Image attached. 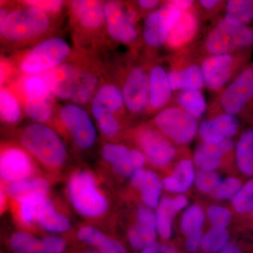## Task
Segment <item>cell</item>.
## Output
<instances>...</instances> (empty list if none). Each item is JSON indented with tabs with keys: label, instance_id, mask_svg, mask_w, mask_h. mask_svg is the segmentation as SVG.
I'll return each mask as SVG.
<instances>
[{
	"label": "cell",
	"instance_id": "cell-16",
	"mask_svg": "<svg viewBox=\"0 0 253 253\" xmlns=\"http://www.w3.org/2000/svg\"><path fill=\"white\" fill-rule=\"evenodd\" d=\"M234 59L230 54L212 55L201 65L205 84L211 89L222 87L230 79Z\"/></svg>",
	"mask_w": 253,
	"mask_h": 253
},
{
	"label": "cell",
	"instance_id": "cell-40",
	"mask_svg": "<svg viewBox=\"0 0 253 253\" xmlns=\"http://www.w3.org/2000/svg\"><path fill=\"white\" fill-rule=\"evenodd\" d=\"M232 204L236 211L239 213H247L253 211V178L242 186Z\"/></svg>",
	"mask_w": 253,
	"mask_h": 253
},
{
	"label": "cell",
	"instance_id": "cell-43",
	"mask_svg": "<svg viewBox=\"0 0 253 253\" xmlns=\"http://www.w3.org/2000/svg\"><path fill=\"white\" fill-rule=\"evenodd\" d=\"M199 131L201 139L206 144H218L225 139L214 119L207 120L201 123Z\"/></svg>",
	"mask_w": 253,
	"mask_h": 253
},
{
	"label": "cell",
	"instance_id": "cell-17",
	"mask_svg": "<svg viewBox=\"0 0 253 253\" xmlns=\"http://www.w3.org/2000/svg\"><path fill=\"white\" fill-rule=\"evenodd\" d=\"M104 4L100 1L75 0L70 1V10L82 28L93 31L99 29L105 23Z\"/></svg>",
	"mask_w": 253,
	"mask_h": 253
},
{
	"label": "cell",
	"instance_id": "cell-15",
	"mask_svg": "<svg viewBox=\"0 0 253 253\" xmlns=\"http://www.w3.org/2000/svg\"><path fill=\"white\" fill-rule=\"evenodd\" d=\"M156 217L149 208L138 210L135 225L128 231V241L132 249L142 251L156 243L157 234Z\"/></svg>",
	"mask_w": 253,
	"mask_h": 253
},
{
	"label": "cell",
	"instance_id": "cell-22",
	"mask_svg": "<svg viewBox=\"0 0 253 253\" xmlns=\"http://www.w3.org/2000/svg\"><path fill=\"white\" fill-rule=\"evenodd\" d=\"M187 204V199L182 195L176 196L174 199L164 198L161 200L158 206L156 217L157 232L163 239L168 240L170 238L173 217Z\"/></svg>",
	"mask_w": 253,
	"mask_h": 253
},
{
	"label": "cell",
	"instance_id": "cell-23",
	"mask_svg": "<svg viewBox=\"0 0 253 253\" xmlns=\"http://www.w3.org/2000/svg\"><path fill=\"white\" fill-rule=\"evenodd\" d=\"M172 88L168 73L160 66H154L149 76V103L155 109L167 104L171 99Z\"/></svg>",
	"mask_w": 253,
	"mask_h": 253
},
{
	"label": "cell",
	"instance_id": "cell-34",
	"mask_svg": "<svg viewBox=\"0 0 253 253\" xmlns=\"http://www.w3.org/2000/svg\"><path fill=\"white\" fill-rule=\"evenodd\" d=\"M10 249L15 253H44L42 240L25 231H17L9 240Z\"/></svg>",
	"mask_w": 253,
	"mask_h": 253
},
{
	"label": "cell",
	"instance_id": "cell-45",
	"mask_svg": "<svg viewBox=\"0 0 253 253\" xmlns=\"http://www.w3.org/2000/svg\"><path fill=\"white\" fill-rule=\"evenodd\" d=\"M213 119L225 138H231L239 130V120L234 115L222 113Z\"/></svg>",
	"mask_w": 253,
	"mask_h": 253
},
{
	"label": "cell",
	"instance_id": "cell-1",
	"mask_svg": "<svg viewBox=\"0 0 253 253\" xmlns=\"http://www.w3.org/2000/svg\"><path fill=\"white\" fill-rule=\"evenodd\" d=\"M19 141L23 149L50 170H59L67 160V151L63 141L43 123H33L25 126Z\"/></svg>",
	"mask_w": 253,
	"mask_h": 253
},
{
	"label": "cell",
	"instance_id": "cell-2",
	"mask_svg": "<svg viewBox=\"0 0 253 253\" xmlns=\"http://www.w3.org/2000/svg\"><path fill=\"white\" fill-rule=\"evenodd\" d=\"M67 193L73 208L83 217H99L109 209L108 200L89 171L73 173L68 179Z\"/></svg>",
	"mask_w": 253,
	"mask_h": 253
},
{
	"label": "cell",
	"instance_id": "cell-47",
	"mask_svg": "<svg viewBox=\"0 0 253 253\" xmlns=\"http://www.w3.org/2000/svg\"><path fill=\"white\" fill-rule=\"evenodd\" d=\"M208 214L213 227L226 228L232 219L230 211L219 206H211L208 209Z\"/></svg>",
	"mask_w": 253,
	"mask_h": 253
},
{
	"label": "cell",
	"instance_id": "cell-58",
	"mask_svg": "<svg viewBox=\"0 0 253 253\" xmlns=\"http://www.w3.org/2000/svg\"></svg>",
	"mask_w": 253,
	"mask_h": 253
},
{
	"label": "cell",
	"instance_id": "cell-36",
	"mask_svg": "<svg viewBox=\"0 0 253 253\" xmlns=\"http://www.w3.org/2000/svg\"><path fill=\"white\" fill-rule=\"evenodd\" d=\"M230 234L225 228L212 227L203 236L201 249L204 253H218L229 244Z\"/></svg>",
	"mask_w": 253,
	"mask_h": 253
},
{
	"label": "cell",
	"instance_id": "cell-25",
	"mask_svg": "<svg viewBox=\"0 0 253 253\" xmlns=\"http://www.w3.org/2000/svg\"><path fill=\"white\" fill-rule=\"evenodd\" d=\"M36 222L42 229L55 234L66 232L71 226L69 219L56 211L54 202L49 199L40 206Z\"/></svg>",
	"mask_w": 253,
	"mask_h": 253
},
{
	"label": "cell",
	"instance_id": "cell-27",
	"mask_svg": "<svg viewBox=\"0 0 253 253\" xmlns=\"http://www.w3.org/2000/svg\"><path fill=\"white\" fill-rule=\"evenodd\" d=\"M22 93L24 104L52 102L53 95L41 74L30 75L22 82Z\"/></svg>",
	"mask_w": 253,
	"mask_h": 253
},
{
	"label": "cell",
	"instance_id": "cell-10",
	"mask_svg": "<svg viewBox=\"0 0 253 253\" xmlns=\"http://www.w3.org/2000/svg\"><path fill=\"white\" fill-rule=\"evenodd\" d=\"M253 99V67L240 73L226 88L221 98L224 112L234 115L241 112Z\"/></svg>",
	"mask_w": 253,
	"mask_h": 253
},
{
	"label": "cell",
	"instance_id": "cell-13",
	"mask_svg": "<svg viewBox=\"0 0 253 253\" xmlns=\"http://www.w3.org/2000/svg\"><path fill=\"white\" fill-rule=\"evenodd\" d=\"M125 105L134 113L143 111L149 102V77L141 68H134L126 78L123 87Z\"/></svg>",
	"mask_w": 253,
	"mask_h": 253
},
{
	"label": "cell",
	"instance_id": "cell-48",
	"mask_svg": "<svg viewBox=\"0 0 253 253\" xmlns=\"http://www.w3.org/2000/svg\"><path fill=\"white\" fill-rule=\"evenodd\" d=\"M100 131L105 136L113 137L120 130V123L113 115H107L96 121Z\"/></svg>",
	"mask_w": 253,
	"mask_h": 253
},
{
	"label": "cell",
	"instance_id": "cell-44",
	"mask_svg": "<svg viewBox=\"0 0 253 253\" xmlns=\"http://www.w3.org/2000/svg\"><path fill=\"white\" fill-rule=\"evenodd\" d=\"M242 187V183L236 178L230 177L221 180L212 196L219 200L233 199Z\"/></svg>",
	"mask_w": 253,
	"mask_h": 253
},
{
	"label": "cell",
	"instance_id": "cell-20",
	"mask_svg": "<svg viewBox=\"0 0 253 253\" xmlns=\"http://www.w3.org/2000/svg\"><path fill=\"white\" fill-rule=\"evenodd\" d=\"M125 104L122 91L113 84H105L96 91L91 102V110L96 121L107 115H113Z\"/></svg>",
	"mask_w": 253,
	"mask_h": 253
},
{
	"label": "cell",
	"instance_id": "cell-54",
	"mask_svg": "<svg viewBox=\"0 0 253 253\" xmlns=\"http://www.w3.org/2000/svg\"><path fill=\"white\" fill-rule=\"evenodd\" d=\"M170 2L181 11V10L188 9L191 7L194 1L191 0H172Z\"/></svg>",
	"mask_w": 253,
	"mask_h": 253
},
{
	"label": "cell",
	"instance_id": "cell-12",
	"mask_svg": "<svg viewBox=\"0 0 253 253\" xmlns=\"http://www.w3.org/2000/svg\"><path fill=\"white\" fill-rule=\"evenodd\" d=\"M83 71L75 65L63 63L41 75L54 96L72 101Z\"/></svg>",
	"mask_w": 253,
	"mask_h": 253
},
{
	"label": "cell",
	"instance_id": "cell-37",
	"mask_svg": "<svg viewBox=\"0 0 253 253\" xmlns=\"http://www.w3.org/2000/svg\"><path fill=\"white\" fill-rule=\"evenodd\" d=\"M97 84L98 78L94 73L83 70L77 89L72 99L73 102L79 106L86 104L94 94Z\"/></svg>",
	"mask_w": 253,
	"mask_h": 253
},
{
	"label": "cell",
	"instance_id": "cell-35",
	"mask_svg": "<svg viewBox=\"0 0 253 253\" xmlns=\"http://www.w3.org/2000/svg\"><path fill=\"white\" fill-rule=\"evenodd\" d=\"M178 101L184 111L196 119L202 117L207 109L206 99L201 90L182 91Z\"/></svg>",
	"mask_w": 253,
	"mask_h": 253
},
{
	"label": "cell",
	"instance_id": "cell-6",
	"mask_svg": "<svg viewBox=\"0 0 253 253\" xmlns=\"http://www.w3.org/2000/svg\"><path fill=\"white\" fill-rule=\"evenodd\" d=\"M155 124L163 135L177 144H187L194 139L199 126L196 118L184 110L169 107L160 112Z\"/></svg>",
	"mask_w": 253,
	"mask_h": 253
},
{
	"label": "cell",
	"instance_id": "cell-4",
	"mask_svg": "<svg viewBox=\"0 0 253 253\" xmlns=\"http://www.w3.org/2000/svg\"><path fill=\"white\" fill-rule=\"evenodd\" d=\"M71 54V47L61 38L42 42L28 51L19 63L21 72L28 76L42 74L64 63Z\"/></svg>",
	"mask_w": 253,
	"mask_h": 253
},
{
	"label": "cell",
	"instance_id": "cell-11",
	"mask_svg": "<svg viewBox=\"0 0 253 253\" xmlns=\"http://www.w3.org/2000/svg\"><path fill=\"white\" fill-rule=\"evenodd\" d=\"M105 23L109 36L116 41L130 42L136 38L132 15L121 1H108L104 4Z\"/></svg>",
	"mask_w": 253,
	"mask_h": 253
},
{
	"label": "cell",
	"instance_id": "cell-21",
	"mask_svg": "<svg viewBox=\"0 0 253 253\" xmlns=\"http://www.w3.org/2000/svg\"><path fill=\"white\" fill-rule=\"evenodd\" d=\"M130 183L133 187L141 191V199L146 207H157L163 183L156 173L139 169L130 176Z\"/></svg>",
	"mask_w": 253,
	"mask_h": 253
},
{
	"label": "cell",
	"instance_id": "cell-3",
	"mask_svg": "<svg viewBox=\"0 0 253 253\" xmlns=\"http://www.w3.org/2000/svg\"><path fill=\"white\" fill-rule=\"evenodd\" d=\"M22 4L24 6L9 11L0 21V33L5 41H28L49 29L51 22L48 14L34 6Z\"/></svg>",
	"mask_w": 253,
	"mask_h": 253
},
{
	"label": "cell",
	"instance_id": "cell-8",
	"mask_svg": "<svg viewBox=\"0 0 253 253\" xmlns=\"http://www.w3.org/2000/svg\"><path fill=\"white\" fill-rule=\"evenodd\" d=\"M36 168L28 151L18 146H5L0 155V176L6 185L36 176Z\"/></svg>",
	"mask_w": 253,
	"mask_h": 253
},
{
	"label": "cell",
	"instance_id": "cell-29",
	"mask_svg": "<svg viewBox=\"0 0 253 253\" xmlns=\"http://www.w3.org/2000/svg\"><path fill=\"white\" fill-rule=\"evenodd\" d=\"M197 27V20L194 15L188 11H183L169 33L168 44L174 48L184 45L194 38Z\"/></svg>",
	"mask_w": 253,
	"mask_h": 253
},
{
	"label": "cell",
	"instance_id": "cell-42",
	"mask_svg": "<svg viewBox=\"0 0 253 253\" xmlns=\"http://www.w3.org/2000/svg\"><path fill=\"white\" fill-rule=\"evenodd\" d=\"M221 179L217 173L199 171L195 176V184L202 192L212 194L220 184Z\"/></svg>",
	"mask_w": 253,
	"mask_h": 253
},
{
	"label": "cell",
	"instance_id": "cell-33",
	"mask_svg": "<svg viewBox=\"0 0 253 253\" xmlns=\"http://www.w3.org/2000/svg\"><path fill=\"white\" fill-rule=\"evenodd\" d=\"M0 116L3 122L15 124L21 117L19 100L10 89L1 87L0 91Z\"/></svg>",
	"mask_w": 253,
	"mask_h": 253
},
{
	"label": "cell",
	"instance_id": "cell-19",
	"mask_svg": "<svg viewBox=\"0 0 253 253\" xmlns=\"http://www.w3.org/2000/svg\"><path fill=\"white\" fill-rule=\"evenodd\" d=\"M3 190L7 197L19 203L27 199H47L50 184L44 177L34 176L25 180L8 184Z\"/></svg>",
	"mask_w": 253,
	"mask_h": 253
},
{
	"label": "cell",
	"instance_id": "cell-52",
	"mask_svg": "<svg viewBox=\"0 0 253 253\" xmlns=\"http://www.w3.org/2000/svg\"><path fill=\"white\" fill-rule=\"evenodd\" d=\"M219 149H220L223 154L229 152L234 148V141L231 138H225L224 140L221 141L219 144H218Z\"/></svg>",
	"mask_w": 253,
	"mask_h": 253
},
{
	"label": "cell",
	"instance_id": "cell-51",
	"mask_svg": "<svg viewBox=\"0 0 253 253\" xmlns=\"http://www.w3.org/2000/svg\"><path fill=\"white\" fill-rule=\"evenodd\" d=\"M139 253H179L175 248L165 243H155Z\"/></svg>",
	"mask_w": 253,
	"mask_h": 253
},
{
	"label": "cell",
	"instance_id": "cell-49",
	"mask_svg": "<svg viewBox=\"0 0 253 253\" xmlns=\"http://www.w3.org/2000/svg\"><path fill=\"white\" fill-rule=\"evenodd\" d=\"M22 4L34 6L38 9L44 11L46 14H53L59 12L62 8L63 1L59 0H31V1H23Z\"/></svg>",
	"mask_w": 253,
	"mask_h": 253
},
{
	"label": "cell",
	"instance_id": "cell-32",
	"mask_svg": "<svg viewBox=\"0 0 253 253\" xmlns=\"http://www.w3.org/2000/svg\"><path fill=\"white\" fill-rule=\"evenodd\" d=\"M223 153L217 144L201 145L194 153V163L202 171L213 172L220 165Z\"/></svg>",
	"mask_w": 253,
	"mask_h": 253
},
{
	"label": "cell",
	"instance_id": "cell-26",
	"mask_svg": "<svg viewBox=\"0 0 253 253\" xmlns=\"http://www.w3.org/2000/svg\"><path fill=\"white\" fill-rule=\"evenodd\" d=\"M172 90H201L204 86L202 70L197 65H192L181 71L168 73Z\"/></svg>",
	"mask_w": 253,
	"mask_h": 253
},
{
	"label": "cell",
	"instance_id": "cell-9",
	"mask_svg": "<svg viewBox=\"0 0 253 253\" xmlns=\"http://www.w3.org/2000/svg\"><path fill=\"white\" fill-rule=\"evenodd\" d=\"M182 11L169 1L148 15L145 20L144 38L149 45L158 47L167 42L168 36Z\"/></svg>",
	"mask_w": 253,
	"mask_h": 253
},
{
	"label": "cell",
	"instance_id": "cell-7",
	"mask_svg": "<svg viewBox=\"0 0 253 253\" xmlns=\"http://www.w3.org/2000/svg\"><path fill=\"white\" fill-rule=\"evenodd\" d=\"M59 118L65 129L79 149H90L96 139V128L88 113L76 104H67L60 109Z\"/></svg>",
	"mask_w": 253,
	"mask_h": 253
},
{
	"label": "cell",
	"instance_id": "cell-41",
	"mask_svg": "<svg viewBox=\"0 0 253 253\" xmlns=\"http://www.w3.org/2000/svg\"><path fill=\"white\" fill-rule=\"evenodd\" d=\"M47 199H27L17 203L19 206L18 211L21 220L28 225H31L33 223L36 222L38 209L41 205Z\"/></svg>",
	"mask_w": 253,
	"mask_h": 253
},
{
	"label": "cell",
	"instance_id": "cell-28",
	"mask_svg": "<svg viewBox=\"0 0 253 253\" xmlns=\"http://www.w3.org/2000/svg\"><path fill=\"white\" fill-rule=\"evenodd\" d=\"M194 167L190 160H183L176 165L172 176L163 180V186L173 193H184L195 181Z\"/></svg>",
	"mask_w": 253,
	"mask_h": 253
},
{
	"label": "cell",
	"instance_id": "cell-31",
	"mask_svg": "<svg viewBox=\"0 0 253 253\" xmlns=\"http://www.w3.org/2000/svg\"><path fill=\"white\" fill-rule=\"evenodd\" d=\"M236 152L240 170L246 175H253V129L241 134L236 144Z\"/></svg>",
	"mask_w": 253,
	"mask_h": 253
},
{
	"label": "cell",
	"instance_id": "cell-18",
	"mask_svg": "<svg viewBox=\"0 0 253 253\" xmlns=\"http://www.w3.org/2000/svg\"><path fill=\"white\" fill-rule=\"evenodd\" d=\"M204 219V211L197 205L188 208L183 214L181 229L185 236L184 249L186 253H196L201 249Z\"/></svg>",
	"mask_w": 253,
	"mask_h": 253
},
{
	"label": "cell",
	"instance_id": "cell-56",
	"mask_svg": "<svg viewBox=\"0 0 253 253\" xmlns=\"http://www.w3.org/2000/svg\"><path fill=\"white\" fill-rule=\"evenodd\" d=\"M219 1L217 0H201L200 4L207 9H211L219 4Z\"/></svg>",
	"mask_w": 253,
	"mask_h": 253
},
{
	"label": "cell",
	"instance_id": "cell-57",
	"mask_svg": "<svg viewBox=\"0 0 253 253\" xmlns=\"http://www.w3.org/2000/svg\"><path fill=\"white\" fill-rule=\"evenodd\" d=\"M83 253H99L97 251H94V250H86V251H84Z\"/></svg>",
	"mask_w": 253,
	"mask_h": 253
},
{
	"label": "cell",
	"instance_id": "cell-30",
	"mask_svg": "<svg viewBox=\"0 0 253 253\" xmlns=\"http://www.w3.org/2000/svg\"><path fill=\"white\" fill-rule=\"evenodd\" d=\"M225 21L234 26H248L253 19V0H230L226 7Z\"/></svg>",
	"mask_w": 253,
	"mask_h": 253
},
{
	"label": "cell",
	"instance_id": "cell-5",
	"mask_svg": "<svg viewBox=\"0 0 253 253\" xmlns=\"http://www.w3.org/2000/svg\"><path fill=\"white\" fill-rule=\"evenodd\" d=\"M253 44V31L251 28L234 26L223 20L208 35L206 47L212 55L228 54L234 49Z\"/></svg>",
	"mask_w": 253,
	"mask_h": 253
},
{
	"label": "cell",
	"instance_id": "cell-24",
	"mask_svg": "<svg viewBox=\"0 0 253 253\" xmlns=\"http://www.w3.org/2000/svg\"><path fill=\"white\" fill-rule=\"evenodd\" d=\"M78 239L97 250L99 253H127L126 248L119 241L111 239L96 228L82 226L78 231Z\"/></svg>",
	"mask_w": 253,
	"mask_h": 253
},
{
	"label": "cell",
	"instance_id": "cell-38",
	"mask_svg": "<svg viewBox=\"0 0 253 253\" xmlns=\"http://www.w3.org/2000/svg\"><path fill=\"white\" fill-rule=\"evenodd\" d=\"M145 163V156L136 150H131L117 164L112 166L116 174L123 176H131L136 171L142 169Z\"/></svg>",
	"mask_w": 253,
	"mask_h": 253
},
{
	"label": "cell",
	"instance_id": "cell-39",
	"mask_svg": "<svg viewBox=\"0 0 253 253\" xmlns=\"http://www.w3.org/2000/svg\"><path fill=\"white\" fill-rule=\"evenodd\" d=\"M24 112L30 119L36 123L44 124L52 117L54 108L52 102L26 103L24 104Z\"/></svg>",
	"mask_w": 253,
	"mask_h": 253
},
{
	"label": "cell",
	"instance_id": "cell-46",
	"mask_svg": "<svg viewBox=\"0 0 253 253\" xmlns=\"http://www.w3.org/2000/svg\"><path fill=\"white\" fill-rule=\"evenodd\" d=\"M129 151L126 146L122 144H106L101 150V156L105 162L113 166L121 161Z\"/></svg>",
	"mask_w": 253,
	"mask_h": 253
},
{
	"label": "cell",
	"instance_id": "cell-14",
	"mask_svg": "<svg viewBox=\"0 0 253 253\" xmlns=\"http://www.w3.org/2000/svg\"><path fill=\"white\" fill-rule=\"evenodd\" d=\"M139 144L145 156L155 166H166L175 156L173 145L164 136L153 129L141 131Z\"/></svg>",
	"mask_w": 253,
	"mask_h": 253
},
{
	"label": "cell",
	"instance_id": "cell-55",
	"mask_svg": "<svg viewBox=\"0 0 253 253\" xmlns=\"http://www.w3.org/2000/svg\"><path fill=\"white\" fill-rule=\"evenodd\" d=\"M159 1L156 0H140L138 1V4L142 9H152L156 7Z\"/></svg>",
	"mask_w": 253,
	"mask_h": 253
},
{
	"label": "cell",
	"instance_id": "cell-50",
	"mask_svg": "<svg viewBox=\"0 0 253 253\" xmlns=\"http://www.w3.org/2000/svg\"><path fill=\"white\" fill-rule=\"evenodd\" d=\"M44 253H63L66 249V241L58 236H47L43 238Z\"/></svg>",
	"mask_w": 253,
	"mask_h": 253
},
{
	"label": "cell",
	"instance_id": "cell-53",
	"mask_svg": "<svg viewBox=\"0 0 253 253\" xmlns=\"http://www.w3.org/2000/svg\"><path fill=\"white\" fill-rule=\"evenodd\" d=\"M218 253H245L239 245L229 243L222 251Z\"/></svg>",
	"mask_w": 253,
	"mask_h": 253
}]
</instances>
